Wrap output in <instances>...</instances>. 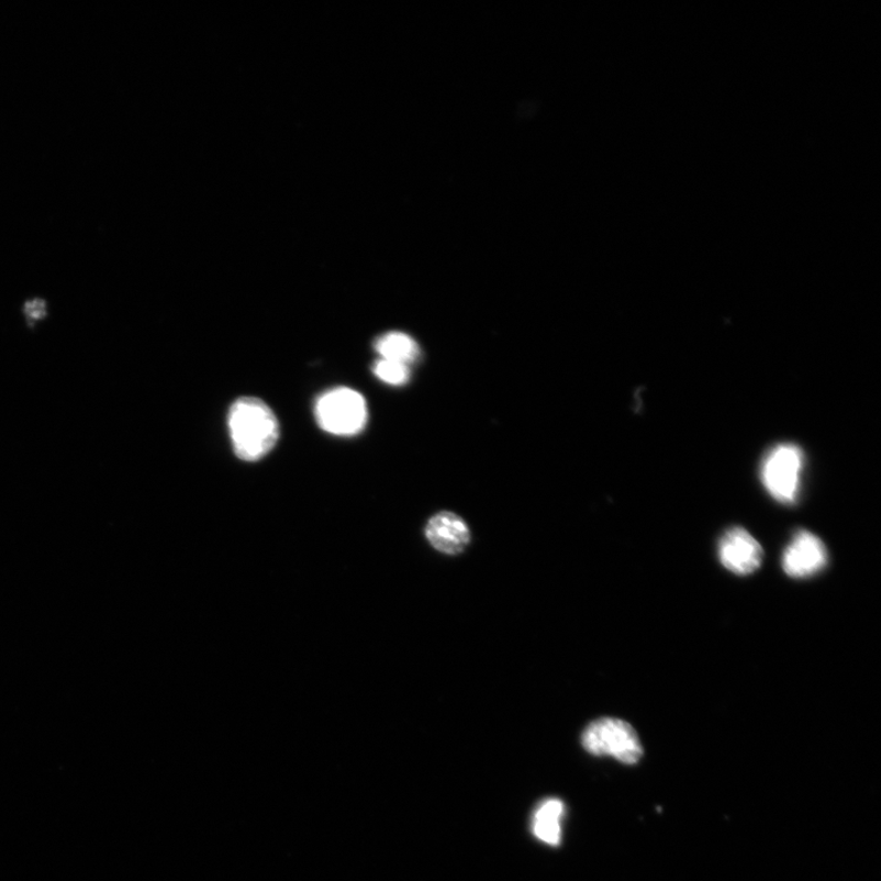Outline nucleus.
<instances>
[{
  "label": "nucleus",
  "mask_w": 881,
  "mask_h": 881,
  "mask_svg": "<svg viewBox=\"0 0 881 881\" xmlns=\"http://www.w3.org/2000/svg\"><path fill=\"white\" fill-rule=\"evenodd\" d=\"M234 454L256 461L271 453L279 438V424L271 408L255 397L235 401L228 414Z\"/></svg>",
  "instance_id": "obj_1"
},
{
  "label": "nucleus",
  "mask_w": 881,
  "mask_h": 881,
  "mask_svg": "<svg viewBox=\"0 0 881 881\" xmlns=\"http://www.w3.org/2000/svg\"><path fill=\"white\" fill-rule=\"evenodd\" d=\"M582 746L590 755L609 756L628 766L637 765L644 754L637 731L615 717H601L589 724Z\"/></svg>",
  "instance_id": "obj_2"
},
{
  "label": "nucleus",
  "mask_w": 881,
  "mask_h": 881,
  "mask_svg": "<svg viewBox=\"0 0 881 881\" xmlns=\"http://www.w3.org/2000/svg\"><path fill=\"white\" fill-rule=\"evenodd\" d=\"M315 416L324 432L335 436H354L368 422V406L359 392L338 387L320 397Z\"/></svg>",
  "instance_id": "obj_3"
},
{
  "label": "nucleus",
  "mask_w": 881,
  "mask_h": 881,
  "mask_svg": "<svg viewBox=\"0 0 881 881\" xmlns=\"http://www.w3.org/2000/svg\"><path fill=\"white\" fill-rule=\"evenodd\" d=\"M804 456L793 444H782L769 450L762 460L760 476L772 499L785 504L798 501L801 492Z\"/></svg>",
  "instance_id": "obj_4"
},
{
  "label": "nucleus",
  "mask_w": 881,
  "mask_h": 881,
  "mask_svg": "<svg viewBox=\"0 0 881 881\" xmlns=\"http://www.w3.org/2000/svg\"><path fill=\"white\" fill-rule=\"evenodd\" d=\"M718 557L729 572L748 576L755 573L761 566L765 551L755 536L735 526L720 539Z\"/></svg>",
  "instance_id": "obj_5"
},
{
  "label": "nucleus",
  "mask_w": 881,
  "mask_h": 881,
  "mask_svg": "<svg viewBox=\"0 0 881 881\" xmlns=\"http://www.w3.org/2000/svg\"><path fill=\"white\" fill-rule=\"evenodd\" d=\"M827 551L818 536L800 531L792 537L782 557L783 571L792 578H808L823 571Z\"/></svg>",
  "instance_id": "obj_6"
},
{
  "label": "nucleus",
  "mask_w": 881,
  "mask_h": 881,
  "mask_svg": "<svg viewBox=\"0 0 881 881\" xmlns=\"http://www.w3.org/2000/svg\"><path fill=\"white\" fill-rule=\"evenodd\" d=\"M425 536L434 549L445 555L464 553L470 543L467 523L453 512H439L425 526Z\"/></svg>",
  "instance_id": "obj_7"
},
{
  "label": "nucleus",
  "mask_w": 881,
  "mask_h": 881,
  "mask_svg": "<svg viewBox=\"0 0 881 881\" xmlns=\"http://www.w3.org/2000/svg\"><path fill=\"white\" fill-rule=\"evenodd\" d=\"M565 804L557 799H549L539 804L532 821V830L537 840L550 846L561 844Z\"/></svg>",
  "instance_id": "obj_8"
},
{
  "label": "nucleus",
  "mask_w": 881,
  "mask_h": 881,
  "mask_svg": "<svg viewBox=\"0 0 881 881\" xmlns=\"http://www.w3.org/2000/svg\"><path fill=\"white\" fill-rule=\"evenodd\" d=\"M375 349L379 352L382 359L404 365L415 361L419 357L416 343L401 332L386 333L375 342Z\"/></svg>",
  "instance_id": "obj_9"
},
{
  "label": "nucleus",
  "mask_w": 881,
  "mask_h": 881,
  "mask_svg": "<svg viewBox=\"0 0 881 881\" xmlns=\"http://www.w3.org/2000/svg\"><path fill=\"white\" fill-rule=\"evenodd\" d=\"M373 373L382 382L392 386L404 384L410 380V369L402 363L381 359L375 364Z\"/></svg>",
  "instance_id": "obj_10"
},
{
  "label": "nucleus",
  "mask_w": 881,
  "mask_h": 881,
  "mask_svg": "<svg viewBox=\"0 0 881 881\" xmlns=\"http://www.w3.org/2000/svg\"><path fill=\"white\" fill-rule=\"evenodd\" d=\"M46 314V306L45 303L41 302V300H35V302H31L27 304L26 308V315L30 316L32 320H40Z\"/></svg>",
  "instance_id": "obj_11"
}]
</instances>
